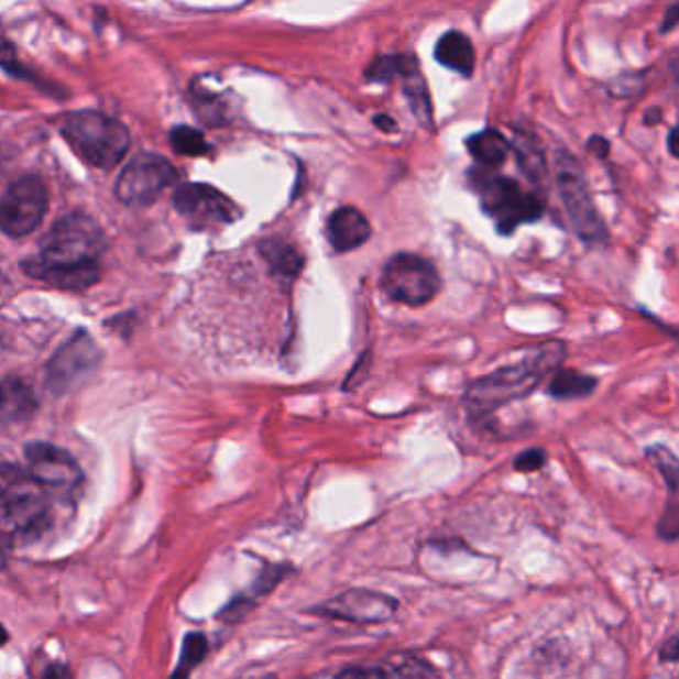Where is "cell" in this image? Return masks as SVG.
Masks as SVG:
<instances>
[{"mask_svg":"<svg viewBox=\"0 0 679 679\" xmlns=\"http://www.w3.org/2000/svg\"><path fill=\"white\" fill-rule=\"evenodd\" d=\"M105 231L86 213H68L42 241L41 255L24 263L34 280L68 292H84L100 280Z\"/></svg>","mask_w":679,"mask_h":679,"instance_id":"1","label":"cell"},{"mask_svg":"<svg viewBox=\"0 0 679 679\" xmlns=\"http://www.w3.org/2000/svg\"><path fill=\"white\" fill-rule=\"evenodd\" d=\"M568 349L562 341H546L526 349L518 361L494 369L489 375L469 383L462 395V407L472 420L491 417L499 408L530 397L544 379L562 365Z\"/></svg>","mask_w":679,"mask_h":679,"instance_id":"2","label":"cell"},{"mask_svg":"<svg viewBox=\"0 0 679 679\" xmlns=\"http://www.w3.org/2000/svg\"><path fill=\"white\" fill-rule=\"evenodd\" d=\"M63 136L74 152L90 166H118L130 147V132L122 122L102 112H74L66 116Z\"/></svg>","mask_w":679,"mask_h":679,"instance_id":"3","label":"cell"},{"mask_svg":"<svg viewBox=\"0 0 679 679\" xmlns=\"http://www.w3.org/2000/svg\"><path fill=\"white\" fill-rule=\"evenodd\" d=\"M0 511L21 536L41 534L53 518L51 502L29 472L0 462Z\"/></svg>","mask_w":679,"mask_h":679,"instance_id":"4","label":"cell"},{"mask_svg":"<svg viewBox=\"0 0 679 679\" xmlns=\"http://www.w3.org/2000/svg\"><path fill=\"white\" fill-rule=\"evenodd\" d=\"M379 289L391 304L425 307L439 295L442 280L437 265L430 260L403 251L385 263Z\"/></svg>","mask_w":679,"mask_h":679,"instance_id":"5","label":"cell"},{"mask_svg":"<svg viewBox=\"0 0 679 679\" xmlns=\"http://www.w3.org/2000/svg\"><path fill=\"white\" fill-rule=\"evenodd\" d=\"M556 184L576 236L588 245L604 243L607 240L606 226L598 213L596 204L585 184L584 172L576 157L570 154L558 157Z\"/></svg>","mask_w":679,"mask_h":679,"instance_id":"6","label":"cell"},{"mask_svg":"<svg viewBox=\"0 0 679 679\" xmlns=\"http://www.w3.org/2000/svg\"><path fill=\"white\" fill-rule=\"evenodd\" d=\"M178 179L176 167L157 154H138L116 182V198L128 208H147Z\"/></svg>","mask_w":679,"mask_h":679,"instance_id":"7","label":"cell"},{"mask_svg":"<svg viewBox=\"0 0 679 679\" xmlns=\"http://www.w3.org/2000/svg\"><path fill=\"white\" fill-rule=\"evenodd\" d=\"M29 474L46 496L70 501L83 486V469L70 452L48 442H32L26 447Z\"/></svg>","mask_w":679,"mask_h":679,"instance_id":"8","label":"cell"},{"mask_svg":"<svg viewBox=\"0 0 679 679\" xmlns=\"http://www.w3.org/2000/svg\"><path fill=\"white\" fill-rule=\"evenodd\" d=\"M397 598L371 588H349L346 592L309 607L307 612H311L314 616L339 620L355 626H375L388 622L397 614Z\"/></svg>","mask_w":679,"mask_h":679,"instance_id":"9","label":"cell"},{"mask_svg":"<svg viewBox=\"0 0 679 679\" xmlns=\"http://www.w3.org/2000/svg\"><path fill=\"white\" fill-rule=\"evenodd\" d=\"M481 196L482 208L494 220L502 236H511L518 226L543 218V199L524 194L514 179H492L482 188Z\"/></svg>","mask_w":679,"mask_h":679,"instance_id":"10","label":"cell"},{"mask_svg":"<svg viewBox=\"0 0 679 679\" xmlns=\"http://www.w3.org/2000/svg\"><path fill=\"white\" fill-rule=\"evenodd\" d=\"M46 209L48 191L41 179H19L0 198V230L11 238H24L41 226Z\"/></svg>","mask_w":679,"mask_h":679,"instance_id":"11","label":"cell"},{"mask_svg":"<svg viewBox=\"0 0 679 679\" xmlns=\"http://www.w3.org/2000/svg\"><path fill=\"white\" fill-rule=\"evenodd\" d=\"M174 206L194 228L230 226L241 211L220 189L206 184H184L174 194Z\"/></svg>","mask_w":679,"mask_h":679,"instance_id":"12","label":"cell"},{"mask_svg":"<svg viewBox=\"0 0 679 679\" xmlns=\"http://www.w3.org/2000/svg\"><path fill=\"white\" fill-rule=\"evenodd\" d=\"M100 361V351L92 337L86 331H78L63 349L53 357L46 373V387L56 395L76 387L84 376L90 375Z\"/></svg>","mask_w":679,"mask_h":679,"instance_id":"13","label":"cell"},{"mask_svg":"<svg viewBox=\"0 0 679 679\" xmlns=\"http://www.w3.org/2000/svg\"><path fill=\"white\" fill-rule=\"evenodd\" d=\"M373 236L371 223L357 208H339L327 220V240L335 253H349L365 245Z\"/></svg>","mask_w":679,"mask_h":679,"instance_id":"14","label":"cell"},{"mask_svg":"<svg viewBox=\"0 0 679 679\" xmlns=\"http://www.w3.org/2000/svg\"><path fill=\"white\" fill-rule=\"evenodd\" d=\"M39 398L31 385L19 376L0 381V425H17L34 417Z\"/></svg>","mask_w":679,"mask_h":679,"instance_id":"15","label":"cell"},{"mask_svg":"<svg viewBox=\"0 0 679 679\" xmlns=\"http://www.w3.org/2000/svg\"><path fill=\"white\" fill-rule=\"evenodd\" d=\"M337 678H435L439 669L432 668L427 659L417 656L391 661V664H371V666H353L335 673Z\"/></svg>","mask_w":679,"mask_h":679,"instance_id":"16","label":"cell"},{"mask_svg":"<svg viewBox=\"0 0 679 679\" xmlns=\"http://www.w3.org/2000/svg\"><path fill=\"white\" fill-rule=\"evenodd\" d=\"M260 251H262L263 260L270 265V270L283 280H295L299 277V273L304 272V253L289 241L282 240V238H267L262 241Z\"/></svg>","mask_w":679,"mask_h":679,"instance_id":"17","label":"cell"},{"mask_svg":"<svg viewBox=\"0 0 679 679\" xmlns=\"http://www.w3.org/2000/svg\"><path fill=\"white\" fill-rule=\"evenodd\" d=\"M598 385H600L598 376L585 375L576 369H566L560 365L550 375L546 395L556 401H578V398L590 397L596 391Z\"/></svg>","mask_w":679,"mask_h":679,"instance_id":"18","label":"cell"},{"mask_svg":"<svg viewBox=\"0 0 679 679\" xmlns=\"http://www.w3.org/2000/svg\"><path fill=\"white\" fill-rule=\"evenodd\" d=\"M435 58L442 66H447L449 70L462 74V76H471L474 70V48L471 41L462 34V32L450 31L437 42L435 48Z\"/></svg>","mask_w":679,"mask_h":679,"instance_id":"19","label":"cell"},{"mask_svg":"<svg viewBox=\"0 0 679 679\" xmlns=\"http://www.w3.org/2000/svg\"><path fill=\"white\" fill-rule=\"evenodd\" d=\"M467 144H469V152L472 156L477 157L484 166H499L511 152L508 140L492 128L482 130L479 134L469 138Z\"/></svg>","mask_w":679,"mask_h":679,"instance_id":"20","label":"cell"},{"mask_svg":"<svg viewBox=\"0 0 679 679\" xmlns=\"http://www.w3.org/2000/svg\"><path fill=\"white\" fill-rule=\"evenodd\" d=\"M405 80V90H407L408 102L413 112L417 114L420 124L430 125L432 122V108H430L429 92H427V84L425 78L418 73V66H410L407 73L401 76Z\"/></svg>","mask_w":679,"mask_h":679,"instance_id":"21","label":"cell"},{"mask_svg":"<svg viewBox=\"0 0 679 679\" xmlns=\"http://www.w3.org/2000/svg\"><path fill=\"white\" fill-rule=\"evenodd\" d=\"M646 459L658 469L661 479L668 486L669 496H676L679 482V464L678 457L673 455V450H669L664 445H651L646 449Z\"/></svg>","mask_w":679,"mask_h":679,"instance_id":"22","label":"cell"},{"mask_svg":"<svg viewBox=\"0 0 679 679\" xmlns=\"http://www.w3.org/2000/svg\"><path fill=\"white\" fill-rule=\"evenodd\" d=\"M514 150H516V157H518V166L524 174L533 182H540L546 176V162H544L540 146L530 138H518Z\"/></svg>","mask_w":679,"mask_h":679,"instance_id":"23","label":"cell"},{"mask_svg":"<svg viewBox=\"0 0 679 679\" xmlns=\"http://www.w3.org/2000/svg\"><path fill=\"white\" fill-rule=\"evenodd\" d=\"M415 64L413 56H381L369 66L366 78L371 83H391L393 78H401Z\"/></svg>","mask_w":679,"mask_h":679,"instance_id":"24","label":"cell"},{"mask_svg":"<svg viewBox=\"0 0 679 679\" xmlns=\"http://www.w3.org/2000/svg\"><path fill=\"white\" fill-rule=\"evenodd\" d=\"M169 142L182 156H201L209 150L204 134L194 130V128H189V125L174 128L172 134H169Z\"/></svg>","mask_w":679,"mask_h":679,"instance_id":"25","label":"cell"},{"mask_svg":"<svg viewBox=\"0 0 679 679\" xmlns=\"http://www.w3.org/2000/svg\"><path fill=\"white\" fill-rule=\"evenodd\" d=\"M206 654H208L206 636L204 634H189L184 642V648H182L176 676H188L189 671L196 668L201 659L206 658Z\"/></svg>","mask_w":679,"mask_h":679,"instance_id":"26","label":"cell"},{"mask_svg":"<svg viewBox=\"0 0 679 679\" xmlns=\"http://www.w3.org/2000/svg\"><path fill=\"white\" fill-rule=\"evenodd\" d=\"M546 464H548V450L543 447H530V449L523 450L513 460L514 471L523 472V474L543 471Z\"/></svg>","mask_w":679,"mask_h":679,"instance_id":"27","label":"cell"},{"mask_svg":"<svg viewBox=\"0 0 679 679\" xmlns=\"http://www.w3.org/2000/svg\"><path fill=\"white\" fill-rule=\"evenodd\" d=\"M658 536L664 538L666 543H676L679 536V506L678 502L673 501V496L669 499L668 506L664 508V514L659 516Z\"/></svg>","mask_w":679,"mask_h":679,"instance_id":"28","label":"cell"},{"mask_svg":"<svg viewBox=\"0 0 679 679\" xmlns=\"http://www.w3.org/2000/svg\"><path fill=\"white\" fill-rule=\"evenodd\" d=\"M369 369H371V351H366L365 355L359 357L355 366L351 369V373H349V375L346 376V381H343V391H347V393L355 391V388L365 381Z\"/></svg>","mask_w":679,"mask_h":679,"instance_id":"29","label":"cell"},{"mask_svg":"<svg viewBox=\"0 0 679 679\" xmlns=\"http://www.w3.org/2000/svg\"><path fill=\"white\" fill-rule=\"evenodd\" d=\"M678 634H671V636L664 642L661 649H659V661H661V664H678Z\"/></svg>","mask_w":679,"mask_h":679,"instance_id":"30","label":"cell"},{"mask_svg":"<svg viewBox=\"0 0 679 679\" xmlns=\"http://www.w3.org/2000/svg\"><path fill=\"white\" fill-rule=\"evenodd\" d=\"M12 552V536L11 534L0 530V570L7 566Z\"/></svg>","mask_w":679,"mask_h":679,"instance_id":"31","label":"cell"},{"mask_svg":"<svg viewBox=\"0 0 679 679\" xmlns=\"http://www.w3.org/2000/svg\"><path fill=\"white\" fill-rule=\"evenodd\" d=\"M678 4H671V7H669L668 14H666V21H664V26H661V31L668 32L671 31V29H676V24H678Z\"/></svg>","mask_w":679,"mask_h":679,"instance_id":"32","label":"cell"},{"mask_svg":"<svg viewBox=\"0 0 679 679\" xmlns=\"http://www.w3.org/2000/svg\"><path fill=\"white\" fill-rule=\"evenodd\" d=\"M588 147H590V150H592L598 157L607 156V150H610V147H607L606 140L600 136L592 138V140H590V144H588Z\"/></svg>","mask_w":679,"mask_h":679,"instance_id":"33","label":"cell"},{"mask_svg":"<svg viewBox=\"0 0 679 679\" xmlns=\"http://www.w3.org/2000/svg\"><path fill=\"white\" fill-rule=\"evenodd\" d=\"M375 124L379 125L381 130H385V132H395V128H397V124H395L391 118L383 114L376 116Z\"/></svg>","mask_w":679,"mask_h":679,"instance_id":"34","label":"cell"},{"mask_svg":"<svg viewBox=\"0 0 679 679\" xmlns=\"http://www.w3.org/2000/svg\"><path fill=\"white\" fill-rule=\"evenodd\" d=\"M676 136H678V128H671L668 136V147L671 156H678V152H676Z\"/></svg>","mask_w":679,"mask_h":679,"instance_id":"35","label":"cell"},{"mask_svg":"<svg viewBox=\"0 0 679 679\" xmlns=\"http://www.w3.org/2000/svg\"><path fill=\"white\" fill-rule=\"evenodd\" d=\"M658 114H659L658 108H651L649 112H646V122H648V124H654V122H658L659 120Z\"/></svg>","mask_w":679,"mask_h":679,"instance_id":"36","label":"cell"},{"mask_svg":"<svg viewBox=\"0 0 679 679\" xmlns=\"http://www.w3.org/2000/svg\"><path fill=\"white\" fill-rule=\"evenodd\" d=\"M7 642H9V634H7V629H4V626L0 624V646H4Z\"/></svg>","mask_w":679,"mask_h":679,"instance_id":"37","label":"cell"}]
</instances>
